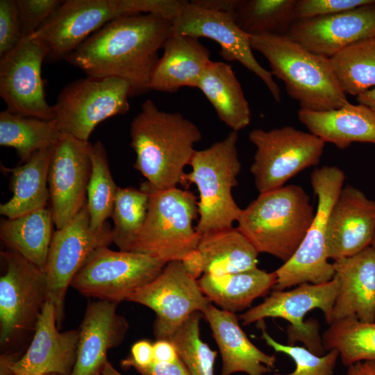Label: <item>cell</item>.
<instances>
[{
  "label": "cell",
  "instance_id": "obj_50",
  "mask_svg": "<svg viewBox=\"0 0 375 375\" xmlns=\"http://www.w3.org/2000/svg\"><path fill=\"white\" fill-rule=\"evenodd\" d=\"M356 100L358 103L367 106L375 112V88L359 94Z\"/></svg>",
  "mask_w": 375,
  "mask_h": 375
},
{
  "label": "cell",
  "instance_id": "obj_30",
  "mask_svg": "<svg viewBox=\"0 0 375 375\" xmlns=\"http://www.w3.org/2000/svg\"><path fill=\"white\" fill-rule=\"evenodd\" d=\"M55 226L50 208L40 209L0 223V238L8 249L45 271Z\"/></svg>",
  "mask_w": 375,
  "mask_h": 375
},
{
  "label": "cell",
  "instance_id": "obj_52",
  "mask_svg": "<svg viewBox=\"0 0 375 375\" xmlns=\"http://www.w3.org/2000/svg\"><path fill=\"white\" fill-rule=\"evenodd\" d=\"M373 249L375 251V233H374V235L373 237V239H372V243H371V245H370Z\"/></svg>",
  "mask_w": 375,
  "mask_h": 375
},
{
  "label": "cell",
  "instance_id": "obj_29",
  "mask_svg": "<svg viewBox=\"0 0 375 375\" xmlns=\"http://www.w3.org/2000/svg\"><path fill=\"white\" fill-rule=\"evenodd\" d=\"M197 281L212 303L235 313L249 308L255 299L265 297L274 289L276 274L275 272H267L257 267L222 276L204 274Z\"/></svg>",
  "mask_w": 375,
  "mask_h": 375
},
{
  "label": "cell",
  "instance_id": "obj_51",
  "mask_svg": "<svg viewBox=\"0 0 375 375\" xmlns=\"http://www.w3.org/2000/svg\"><path fill=\"white\" fill-rule=\"evenodd\" d=\"M97 375H123V374H121L119 371H117L108 360Z\"/></svg>",
  "mask_w": 375,
  "mask_h": 375
},
{
  "label": "cell",
  "instance_id": "obj_27",
  "mask_svg": "<svg viewBox=\"0 0 375 375\" xmlns=\"http://www.w3.org/2000/svg\"><path fill=\"white\" fill-rule=\"evenodd\" d=\"M53 146L35 152L22 165L14 168L1 166L3 172L10 173L12 193L8 201L0 204L1 215L14 219L47 208L50 200L48 173Z\"/></svg>",
  "mask_w": 375,
  "mask_h": 375
},
{
  "label": "cell",
  "instance_id": "obj_17",
  "mask_svg": "<svg viewBox=\"0 0 375 375\" xmlns=\"http://www.w3.org/2000/svg\"><path fill=\"white\" fill-rule=\"evenodd\" d=\"M126 15L122 0H66L30 37L47 47L45 61L56 62L76 50L111 20Z\"/></svg>",
  "mask_w": 375,
  "mask_h": 375
},
{
  "label": "cell",
  "instance_id": "obj_9",
  "mask_svg": "<svg viewBox=\"0 0 375 375\" xmlns=\"http://www.w3.org/2000/svg\"><path fill=\"white\" fill-rule=\"evenodd\" d=\"M166 264L144 253L103 246L88 256L70 286L85 297L119 303L157 277Z\"/></svg>",
  "mask_w": 375,
  "mask_h": 375
},
{
  "label": "cell",
  "instance_id": "obj_2",
  "mask_svg": "<svg viewBox=\"0 0 375 375\" xmlns=\"http://www.w3.org/2000/svg\"><path fill=\"white\" fill-rule=\"evenodd\" d=\"M134 168L151 188L162 190L183 183L184 169L202 138L198 126L179 112L160 110L145 100L130 126Z\"/></svg>",
  "mask_w": 375,
  "mask_h": 375
},
{
  "label": "cell",
  "instance_id": "obj_15",
  "mask_svg": "<svg viewBox=\"0 0 375 375\" xmlns=\"http://www.w3.org/2000/svg\"><path fill=\"white\" fill-rule=\"evenodd\" d=\"M48 53L40 40L24 38L0 58V96L13 114L53 120V106L45 99L42 65Z\"/></svg>",
  "mask_w": 375,
  "mask_h": 375
},
{
  "label": "cell",
  "instance_id": "obj_4",
  "mask_svg": "<svg viewBox=\"0 0 375 375\" xmlns=\"http://www.w3.org/2000/svg\"><path fill=\"white\" fill-rule=\"evenodd\" d=\"M250 43L267 60L272 74L284 83L288 94L301 108L325 111L349 102L329 58L310 51L287 35L251 36Z\"/></svg>",
  "mask_w": 375,
  "mask_h": 375
},
{
  "label": "cell",
  "instance_id": "obj_5",
  "mask_svg": "<svg viewBox=\"0 0 375 375\" xmlns=\"http://www.w3.org/2000/svg\"><path fill=\"white\" fill-rule=\"evenodd\" d=\"M238 132L231 131L221 141L196 150L182 184L196 185L199 220L195 227L201 235L233 227L242 212L233 199V188L238 185L241 171L237 143Z\"/></svg>",
  "mask_w": 375,
  "mask_h": 375
},
{
  "label": "cell",
  "instance_id": "obj_43",
  "mask_svg": "<svg viewBox=\"0 0 375 375\" xmlns=\"http://www.w3.org/2000/svg\"><path fill=\"white\" fill-rule=\"evenodd\" d=\"M183 1L178 0H124L128 15L151 14L172 21Z\"/></svg>",
  "mask_w": 375,
  "mask_h": 375
},
{
  "label": "cell",
  "instance_id": "obj_8",
  "mask_svg": "<svg viewBox=\"0 0 375 375\" xmlns=\"http://www.w3.org/2000/svg\"><path fill=\"white\" fill-rule=\"evenodd\" d=\"M339 288L340 281L335 276L324 283H305L287 291L274 290L262 303L241 314L239 319L244 326L269 317L283 319L290 324L287 329L288 344L301 342L311 352L324 355L326 350L317 321L304 322L303 318L310 311L319 309L329 324Z\"/></svg>",
  "mask_w": 375,
  "mask_h": 375
},
{
  "label": "cell",
  "instance_id": "obj_13",
  "mask_svg": "<svg viewBox=\"0 0 375 375\" xmlns=\"http://www.w3.org/2000/svg\"><path fill=\"white\" fill-rule=\"evenodd\" d=\"M6 271L0 278V341L5 344L30 328H35L47 301L45 271L19 253L1 252Z\"/></svg>",
  "mask_w": 375,
  "mask_h": 375
},
{
  "label": "cell",
  "instance_id": "obj_11",
  "mask_svg": "<svg viewBox=\"0 0 375 375\" xmlns=\"http://www.w3.org/2000/svg\"><path fill=\"white\" fill-rule=\"evenodd\" d=\"M129 83L115 77L88 76L66 85L53 106L54 121L63 133L88 139L101 122L130 109Z\"/></svg>",
  "mask_w": 375,
  "mask_h": 375
},
{
  "label": "cell",
  "instance_id": "obj_35",
  "mask_svg": "<svg viewBox=\"0 0 375 375\" xmlns=\"http://www.w3.org/2000/svg\"><path fill=\"white\" fill-rule=\"evenodd\" d=\"M325 350H336L348 367L364 360H375V322L346 318L335 321L324 332Z\"/></svg>",
  "mask_w": 375,
  "mask_h": 375
},
{
  "label": "cell",
  "instance_id": "obj_49",
  "mask_svg": "<svg viewBox=\"0 0 375 375\" xmlns=\"http://www.w3.org/2000/svg\"><path fill=\"white\" fill-rule=\"evenodd\" d=\"M347 375H375V360H364L347 367Z\"/></svg>",
  "mask_w": 375,
  "mask_h": 375
},
{
  "label": "cell",
  "instance_id": "obj_21",
  "mask_svg": "<svg viewBox=\"0 0 375 375\" xmlns=\"http://www.w3.org/2000/svg\"><path fill=\"white\" fill-rule=\"evenodd\" d=\"M375 233V201L351 185L342 187L328 215L326 251L334 261L371 245Z\"/></svg>",
  "mask_w": 375,
  "mask_h": 375
},
{
  "label": "cell",
  "instance_id": "obj_42",
  "mask_svg": "<svg viewBox=\"0 0 375 375\" xmlns=\"http://www.w3.org/2000/svg\"><path fill=\"white\" fill-rule=\"evenodd\" d=\"M372 0H297L295 19L326 16L353 9Z\"/></svg>",
  "mask_w": 375,
  "mask_h": 375
},
{
  "label": "cell",
  "instance_id": "obj_6",
  "mask_svg": "<svg viewBox=\"0 0 375 375\" xmlns=\"http://www.w3.org/2000/svg\"><path fill=\"white\" fill-rule=\"evenodd\" d=\"M149 194L144 223L128 251L144 253L165 263L180 261L197 249L201 235L193 222L198 215L194 194L174 188L156 190L144 182Z\"/></svg>",
  "mask_w": 375,
  "mask_h": 375
},
{
  "label": "cell",
  "instance_id": "obj_40",
  "mask_svg": "<svg viewBox=\"0 0 375 375\" xmlns=\"http://www.w3.org/2000/svg\"><path fill=\"white\" fill-rule=\"evenodd\" d=\"M23 38L33 35L63 1L16 0Z\"/></svg>",
  "mask_w": 375,
  "mask_h": 375
},
{
  "label": "cell",
  "instance_id": "obj_18",
  "mask_svg": "<svg viewBox=\"0 0 375 375\" xmlns=\"http://www.w3.org/2000/svg\"><path fill=\"white\" fill-rule=\"evenodd\" d=\"M91 144L62 133L53 147L48 184L50 208L57 229L70 222L87 202Z\"/></svg>",
  "mask_w": 375,
  "mask_h": 375
},
{
  "label": "cell",
  "instance_id": "obj_1",
  "mask_svg": "<svg viewBox=\"0 0 375 375\" xmlns=\"http://www.w3.org/2000/svg\"><path fill=\"white\" fill-rule=\"evenodd\" d=\"M172 21L151 14L122 15L90 36L65 60L88 76L126 81L131 97L149 90L158 52L172 33Z\"/></svg>",
  "mask_w": 375,
  "mask_h": 375
},
{
  "label": "cell",
  "instance_id": "obj_24",
  "mask_svg": "<svg viewBox=\"0 0 375 375\" xmlns=\"http://www.w3.org/2000/svg\"><path fill=\"white\" fill-rule=\"evenodd\" d=\"M202 315L210 325L222 356L220 375L239 372L265 375L275 367L276 356L264 353L249 340L235 313L210 303Z\"/></svg>",
  "mask_w": 375,
  "mask_h": 375
},
{
  "label": "cell",
  "instance_id": "obj_3",
  "mask_svg": "<svg viewBox=\"0 0 375 375\" xmlns=\"http://www.w3.org/2000/svg\"><path fill=\"white\" fill-rule=\"evenodd\" d=\"M315 213L301 186L284 185L259 194L242 209L236 228L259 253L269 254L284 263L301 244Z\"/></svg>",
  "mask_w": 375,
  "mask_h": 375
},
{
  "label": "cell",
  "instance_id": "obj_36",
  "mask_svg": "<svg viewBox=\"0 0 375 375\" xmlns=\"http://www.w3.org/2000/svg\"><path fill=\"white\" fill-rule=\"evenodd\" d=\"M91 174L87 188V207L90 227L99 230L111 217L118 186L109 167L103 144L97 141L90 149Z\"/></svg>",
  "mask_w": 375,
  "mask_h": 375
},
{
  "label": "cell",
  "instance_id": "obj_25",
  "mask_svg": "<svg viewBox=\"0 0 375 375\" xmlns=\"http://www.w3.org/2000/svg\"><path fill=\"white\" fill-rule=\"evenodd\" d=\"M154 66L149 90L173 93L183 87L197 88L210 60L209 50L198 38L171 33Z\"/></svg>",
  "mask_w": 375,
  "mask_h": 375
},
{
  "label": "cell",
  "instance_id": "obj_22",
  "mask_svg": "<svg viewBox=\"0 0 375 375\" xmlns=\"http://www.w3.org/2000/svg\"><path fill=\"white\" fill-rule=\"evenodd\" d=\"M117 304L101 300L88 304L70 375H97L108 360V351L122 342L128 326L125 318L117 314Z\"/></svg>",
  "mask_w": 375,
  "mask_h": 375
},
{
  "label": "cell",
  "instance_id": "obj_23",
  "mask_svg": "<svg viewBox=\"0 0 375 375\" xmlns=\"http://www.w3.org/2000/svg\"><path fill=\"white\" fill-rule=\"evenodd\" d=\"M340 288L331 323L346 318L375 322V251L369 246L333 262Z\"/></svg>",
  "mask_w": 375,
  "mask_h": 375
},
{
  "label": "cell",
  "instance_id": "obj_44",
  "mask_svg": "<svg viewBox=\"0 0 375 375\" xmlns=\"http://www.w3.org/2000/svg\"><path fill=\"white\" fill-rule=\"evenodd\" d=\"M131 356L122 361L124 367H147L154 362L153 344L143 340L135 342L131 347Z\"/></svg>",
  "mask_w": 375,
  "mask_h": 375
},
{
  "label": "cell",
  "instance_id": "obj_20",
  "mask_svg": "<svg viewBox=\"0 0 375 375\" xmlns=\"http://www.w3.org/2000/svg\"><path fill=\"white\" fill-rule=\"evenodd\" d=\"M287 36L314 53L331 58L375 36V0L333 15L297 19Z\"/></svg>",
  "mask_w": 375,
  "mask_h": 375
},
{
  "label": "cell",
  "instance_id": "obj_31",
  "mask_svg": "<svg viewBox=\"0 0 375 375\" xmlns=\"http://www.w3.org/2000/svg\"><path fill=\"white\" fill-rule=\"evenodd\" d=\"M197 249L204 258L206 274L222 276L258 267L259 253L237 228L201 235Z\"/></svg>",
  "mask_w": 375,
  "mask_h": 375
},
{
  "label": "cell",
  "instance_id": "obj_37",
  "mask_svg": "<svg viewBox=\"0 0 375 375\" xmlns=\"http://www.w3.org/2000/svg\"><path fill=\"white\" fill-rule=\"evenodd\" d=\"M149 201V193L142 188L118 187L111 217L112 243L119 250L129 251L144 223Z\"/></svg>",
  "mask_w": 375,
  "mask_h": 375
},
{
  "label": "cell",
  "instance_id": "obj_12",
  "mask_svg": "<svg viewBox=\"0 0 375 375\" xmlns=\"http://www.w3.org/2000/svg\"><path fill=\"white\" fill-rule=\"evenodd\" d=\"M111 243L112 227L108 222L99 230L90 227L87 203L70 222L54 231L45 274L47 300L56 308L58 326L62 321L67 290L75 274L92 251Z\"/></svg>",
  "mask_w": 375,
  "mask_h": 375
},
{
  "label": "cell",
  "instance_id": "obj_39",
  "mask_svg": "<svg viewBox=\"0 0 375 375\" xmlns=\"http://www.w3.org/2000/svg\"><path fill=\"white\" fill-rule=\"evenodd\" d=\"M262 327V338L276 352L282 353L292 359L294 369L288 374L274 373V375H334L339 353L331 350L324 355H317L305 347L283 344L275 340Z\"/></svg>",
  "mask_w": 375,
  "mask_h": 375
},
{
  "label": "cell",
  "instance_id": "obj_46",
  "mask_svg": "<svg viewBox=\"0 0 375 375\" xmlns=\"http://www.w3.org/2000/svg\"><path fill=\"white\" fill-rule=\"evenodd\" d=\"M180 261L185 272L194 280L198 281L204 274V258L197 248L188 252Z\"/></svg>",
  "mask_w": 375,
  "mask_h": 375
},
{
  "label": "cell",
  "instance_id": "obj_33",
  "mask_svg": "<svg viewBox=\"0 0 375 375\" xmlns=\"http://www.w3.org/2000/svg\"><path fill=\"white\" fill-rule=\"evenodd\" d=\"M297 0H238L232 13L249 36L287 35L295 22Z\"/></svg>",
  "mask_w": 375,
  "mask_h": 375
},
{
  "label": "cell",
  "instance_id": "obj_47",
  "mask_svg": "<svg viewBox=\"0 0 375 375\" xmlns=\"http://www.w3.org/2000/svg\"><path fill=\"white\" fill-rule=\"evenodd\" d=\"M154 362H174L179 359L176 347L170 340L160 339L153 343Z\"/></svg>",
  "mask_w": 375,
  "mask_h": 375
},
{
  "label": "cell",
  "instance_id": "obj_14",
  "mask_svg": "<svg viewBox=\"0 0 375 375\" xmlns=\"http://www.w3.org/2000/svg\"><path fill=\"white\" fill-rule=\"evenodd\" d=\"M127 301L155 312L153 333L157 340H169L190 315L196 312L202 313L212 303L181 261L167 263L157 277Z\"/></svg>",
  "mask_w": 375,
  "mask_h": 375
},
{
  "label": "cell",
  "instance_id": "obj_19",
  "mask_svg": "<svg viewBox=\"0 0 375 375\" xmlns=\"http://www.w3.org/2000/svg\"><path fill=\"white\" fill-rule=\"evenodd\" d=\"M57 325L56 308L47 300L27 351L18 360L1 356L0 374L70 375L76 362L79 332H60Z\"/></svg>",
  "mask_w": 375,
  "mask_h": 375
},
{
  "label": "cell",
  "instance_id": "obj_28",
  "mask_svg": "<svg viewBox=\"0 0 375 375\" xmlns=\"http://www.w3.org/2000/svg\"><path fill=\"white\" fill-rule=\"evenodd\" d=\"M199 89L215 108L220 121L238 132L251 122V110L232 67L211 60L198 83Z\"/></svg>",
  "mask_w": 375,
  "mask_h": 375
},
{
  "label": "cell",
  "instance_id": "obj_38",
  "mask_svg": "<svg viewBox=\"0 0 375 375\" xmlns=\"http://www.w3.org/2000/svg\"><path fill=\"white\" fill-rule=\"evenodd\" d=\"M202 313L196 312L178 328L170 340L190 375H215L217 352L200 336Z\"/></svg>",
  "mask_w": 375,
  "mask_h": 375
},
{
  "label": "cell",
  "instance_id": "obj_48",
  "mask_svg": "<svg viewBox=\"0 0 375 375\" xmlns=\"http://www.w3.org/2000/svg\"><path fill=\"white\" fill-rule=\"evenodd\" d=\"M191 1L206 9L232 14L238 0H193Z\"/></svg>",
  "mask_w": 375,
  "mask_h": 375
},
{
  "label": "cell",
  "instance_id": "obj_45",
  "mask_svg": "<svg viewBox=\"0 0 375 375\" xmlns=\"http://www.w3.org/2000/svg\"><path fill=\"white\" fill-rule=\"evenodd\" d=\"M133 368L142 375H190L180 358L174 362H153L144 367Z\"/></svg>",
  "mask_w": 375,
  "mask_h": 375
},
{
  "label": "cell",
  "instance_id": "obj_26",
  "mask_svg": "<svg viewBox=\"0 0 375 375\" xmlns=\"http://www.w3.org/2000/svg\"><path fill=\"white\" fill-rule=\"evenodd\" d=\"M298 118L310 133L338 149H347L353 142L375 145V112L362 103L348 102L325 111L300 108Z\"/></svg>",
  "mask_w": 375,
  "mask_h": 375
},
{
  "label": "cell",
  "instance_id": "obj_41",
  "mask_svg": "<svg viewBox=\"0 0 375 375\" xmlns=\"http://www.w3.org/2000/svg\"><path fill=\"white\" fill-rule=\"evenodd\" d=\"M16 0L0 1V58L22 40Z\"/></svg>",
  "mask_w": 375,
  "mask_h": 375
},
{
  "label": "cell",
  "instance_id": "obj_54",
  "mask_svg": "<svg viewBox=\"0 0 375 375\" xmlns=\"http://www.w3.org/2000/svg\"><path fill=\"white\" fill-rule=\"evenodd\" d=\"M44 375H56V374H44Z\"/></svg>",
  "mask_w": 375,
  "mask_h": 375
},
{
  "label": "cell",
  "instance_id": "obj_10",
  "mask_svg": "<svg viewBox=\"0 0 375 375\" xmlns=\"http://www.w3.org/2000/svg\"><path fill=\"white\" fill-rule=\"evenodd\" d=\"M256 147L250 172L259 194L284 186L301 171L319 164L325 143L318 137L291 126L249 134Z\"/></svg>",
  "mask_w": 375,
  "mask_h": 375
},
{
  "label": "cell",
  "instance_id": "obj_53",
  "mask_svg": "<svg viewBox=\"0 0 375 375\" xmlns=\"http://www.w3.org/2000/svg\"><path fill=\"white\" fill-rule=\"evenodd\" d=\"M0 375H19V374H12V373H6V374H0Z\"/></svg>",
  "mask_w": 375,
  "mask_h": 375
},
{
  "label": "cell",
  "instance_id": "obj_16",
  "mask_svg": "<svg viewBox=\"0 0 375 375\" xmlns=\"http://www.w3.org/2000/svg\"><path fill=\"white\" fill-rule=\"evenodd\" d=\"M172 33L196 38H206L221 47L219 55L226 61H238L255 74L265 83L276 102L281 90L271 72L255 58L250 43L251 36L237 25L233 15L200 7L191 1L183 3L172 21Z\"/></svg>",
  "mask_w": 375,
  "mask_h": 375
},
{
  "label": "cell",
  "instance_id": "obj_32",
  "mask_svg": "<svg viewBox=\"0 0 375 375\" xmlns=\"http://www.w3.org/2000/svg\"><path fill=\"white\" fill-rule=\"evenodd\" d=\"M62 133L54 120L21 116L6 109L0 112V145L15 149L21 162L55 145Z\"/></svg>",
  "mask_w": 375,
  "mask_h": 375
},
{
  "label": "cell",
  "instance_id": "obj_34",
  "mask_svg": "<svg viewBox=\"0 0 375 375\" xmlns=\"http://www.w3.org/2000/svg\"><path fill=\"white\" fill-rule=\"evenodd\" d=\"M329 60L346 94L357 97L375 88V36L349 45Z\"/></svg>",
  "mask_w": 375,
  "mask_h": 375
},
{
  "label": "cell",
  "instance_id": "obj_7",
  "mask_svg": "<svg viewBox=\"0 0 375 375\" xmlns=\"http://www.w3.org/2000/svg\"><path fill=\"white\" fill-rule=\"evenodd\" d=\"M346 176L336 166L324 165L310 174V183L317 199L314 219L297 251L275 272L274 290L308 283H324L335 274L326 251L327 222L331 209L344 186Z\"/></svg>",
  "mask_w": 375,
  "mask_h": 375
}]
</instances>
